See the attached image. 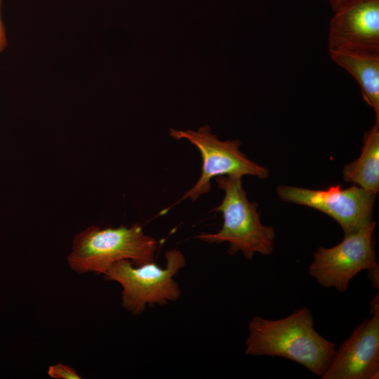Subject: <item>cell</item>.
<instances>
[{
    "label": "cell",
    "mask_w": 379,
    "mask_h": 379,
    "mask_svg": "<svg viewBox=\"0 0 379 379\" xmlns=\"http://www.w3.org/2000/svg\"><path fill=\"white\" fill-rule=\"evenodd\" d=\"M157 248V241L146 234L139 224L104 228L91 225L74 237L67 262L79 274H103L123 260L135 266L154 262Z\"/></svg>",
    "instance_id": "cell-2"
},
{
    "label": "cell",
    "mask_w": 379,
    "mask_h": 379,
    "mask_svg": "<svg viewBox=\"0 0 379 379\" xmlns=\"http://www.w3.org/2000/svg\"><path fill=\"white\" fill-rule=\"evenodd\" d=\"M378 265L368 270V276L373 286L378 288Z\"/></svg>",
    "instance_id": "cell-15"
},
{
    "label": "cell",
    "mask_w": 379,
    "mask_h": 379,
    "mask_svg": "<svg viewBox=\"0 0 379 379\" xmlns=\"http://www.w3.org/2000/svg\"><path fill=\"white\" fill-rule=\"evenodd\" d=\"M345 182L377 194L379 191V122L364 133L358 159L343 167Z\"/></svg>",
    "instance_id": "cell-11"
},
{
    "label": "cell",
    "mask_w": 379,
    "mask_h": 379,
    "mask_svg": "<svg viewBox=\"0 0 379 379\" xmlns=\"http://www.w3.org/2000/svg\"><path fill=\"white\" fill-rule=\"evenodd\" d=\"M47 374L55 379H81L77 371L68 365L58 362L48 367Z\"/></svg>",
    "instance_id": "cell-12"
},
{
    "label": "cell",
    "mask_w": 379,
    "mask_h": 379,
    "mask_svg": "<svg viewBox=\"0 0 379 379\" xmlns=\"http://www.w3.org/2000/svg\"><path fill=\"white\" fill-rule=\"evenodd\" d=\"M335 351L334 343L314 329L311 311L305 307L277 320L255 316L248 324V355L284 357L321 377Z\"/></svg>",
    "instance_id": "cell-1"
},
{
    "label": "cell",
    "mask_w": 379,
    "mask_h": 379,
    "mask_svg": "<svg viewBox=\"0 0 379 379\" xmlns=\"http://www.w3.org/2000/svg\"><path fill=\"white\" fill-rule=\"evenodd\" d=\"M375 222L373 220L359 230L345 234L331 248L319 247L313 253L309 274L325 288L345 292L358 273L378 265L373 245Z\"/></svg>",
    "instance_id": "cell-6"
},
{
    "label": "cell",
    "mask_w": 379,
    "mask_h": 379,
    "mask_svg": "<svg viewBox=\"0 0 379 379\" xmlns=\"http://www.w3.org/2000/svg\"><path fill=\"white\" fill-rule=\"evenodd\" d=\"M371 317L364 320L335 353L323 379H376L379 374V298L371 301Z\"/></svg>",
    "instance_id": "cell-8"
},
{
    "label": "cell",
    "mask_w": 379,
    "mask_h": 379,
    "mask_svg": "<svg viewBox=\"0 0 379 379\" xmlns=\"http://www.w3.org/2000/svg\"><path fill=\"white\" fill-rule=\"evenodd\" d=\"M328 49L379 53V0H361L334 13Z\"/></svg>",
    "instance_id": "cell-9"
},
{
    "label": "cell",
    "mask_w": 379,
    "mask_h": 379,
    "mask_svg": "<svg viewBox=\"0 0 379 379\" xmlns=\"http://www.w3.org/2000/svg\"><path fill=\"white\" fill-rule=\"evenodd\" d=\"M215 182L224 192L221 204L213 209L222 213V227L216 233L204 232L196 238L210 244L227 242L229 254L234 255L240 251L247 260H252L257 253L271 254L274 229L261 223L258 204L248 199L242 177L220 175L215 178Z\"/></svg>",
    "instance_id": "cell-3"
},
{
    "label": "cell",
    "mask_w": 379,
    "mask_h": 379,
    "mask_svg": "<svg viewBox=\"0 0 379 379\" xmlns=\"http://www.w3.org/2000/svg\"><path fill=\"white\" fill-rule=\"evenodd\" d=\"M283 201L318 210L333 218L345 235L353 233L372 220L376 194L356 185L342 189L340 185L326 190H311L286 185L277 188Z\"/></svg>",
    "instance_id": "cell-7"
},
{
    "label": "cell",
    "mask_w": 379,
    "mask_h": 379,
    "mask_svg": "<svg viewBox=\"0 0 379 379\" xmlns=\"http://www.w3.org/2000/svg\"><path fill=\"white\" fill-rule=\"evenodd\" d=\"M1 0H0V53L5 49L7 46L6 32L1 17Z\"/></svg>",
    "instance_id": "cell-14"
},
{
    "label": "cell",
    "mask_w": 379,
    "mask_h": 379,
    "mask_svg": "<svg viewBox=\"0 0 379 379\" xmlns=\"http://www.w3.org/2000/svg\"><path fill=\"white\" fill-rule=\"evenodd\" d=\"M166 267L154 262L139 266L130 260L114 263L103 274L105 281H115L122 287L121 305L133 315H140L147 305H163L177 300L180 294L173 277L185 266L182 253L176 248L165 253Z\"/></svg>",
    "instance_id": "cell-4"
},
{
    "label": "cell",
    "mask_w": 379,
    "mask_h": 379,
    "mask_svg": "<svg viewBox=\"0 0 379 379\" xmlns=\"http://www.w3.org/2000/svg\"><path fill=\"white\" fill-rule=\"evenodd\" d=\"M361 0H328L329 5L333 11L335 13L355 2Z\"/></svg>",
    "instance_id": "cell-13"
},
{
    "label": "cell",
    "mask_w": 379,
    "mask_h": 379,
    "mask_svg": "<svg viewBox=\"0 0 379 379\" xmlns=\"http://www.w3.org/2000/svg\"><path fill=\"white\" fill-rule=\"evenodd\" d=\"M331 60L347 72L360 87L363 99L379 122V53L329 52Z\"/></svg>",
    "instance_id": "cell-10"
},
{
    "label": "cell",
    "mask_w": 379,
    "mask_h": 379,
    "mask_svg": "<svg viewBox=\"0 0 379 379\" xmlns=\"http://www.w3.org/2000/svg\"><path fill=\"white\" fill-rule=\"evenodd\" d=\"M170 135L177 140H189L198 149L202 159L199 179L177 203L187 198L196 201L210 191L211 179L220 175H253L260 179H265L269 175L267 168L250 160L240 151L239 139L220 140L211 133L207 125L197 131L170 128Z\"/></svg>",
    "instance_id": "cell-5"
}]
</instances>
